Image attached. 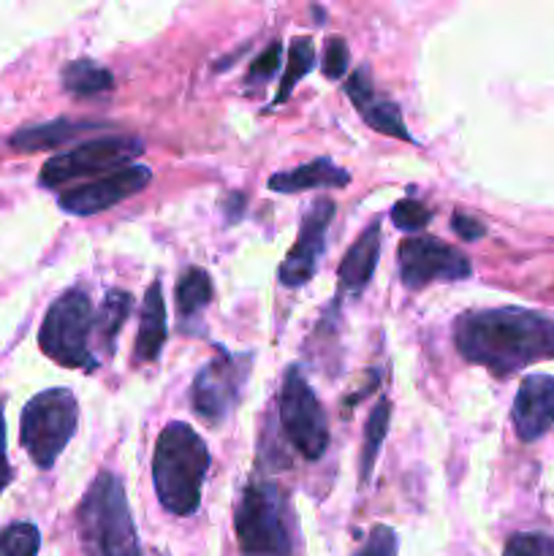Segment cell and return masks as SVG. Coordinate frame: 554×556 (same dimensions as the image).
I'll return each mask as SVG.
<instances>
[{
  "label": "cell",
  "instance_id": "obj_19",
  "mask_svg": "<svg viewBox=\"0 0 554 556\" xmlns=\"http://www.w3.org/2000/svg\"><path fill=\"white\" fill-rule=\"evenodd\" d=\"M63 85L71 96L90 98L98 92H109L114 87L112 71L92 60H74L63 68Z\"/></svg>",
  "mask_w": 554,
  "mask_h": 556
},
{
  "label": "cell",
  "instance_id": "obj_22",
  "mask_svg": "<svg viewBox=\"0 0 554 556\" xmlns=\"http://www.w3.org/2000/svg\"><path fill=\"white\" fill-rule=\"evenodd\" d=\"M315 65V43L310 36H297L291 41V49H288V65H286V74H282V81H280V90H277L275 101H272V106H280V103H286L288 98H291L293 87H297V81L302 79V76H307L310 71H313Z\"/></svg>",
  "mask_w": 554,
  "mask_h": 556
},
{
  "label": "cell",
  "instance_id": "obj_20",
  "mask_svg": "<svg viewBox=\"0 0 554 556\" xmlns=\"http://www.w3.org/2000/svg\"><path fill=\"white\" fill-rule=\"evenodd\" d=\"M174 302H177L179 318H193L199 315L206 304L212 302V280L201 266H190L182 271L177 280V291H174Z\"/></svg>",
  "mask_w": 554,
  "mask_h": 556
},
{
  "label": "cell",
  "instance_id": "obj_24",
  "mask_svg": "<svg viewBox=\"0 0 554 556\" xmlns=\"http://www.w3.org/2000/svg\"><path fill=\"white\" fill-rule=\"evenodd\" d=\"M41 548V532L30 521H16L0 532V556H36Z\"/></svg>",
  "mask_w": 554,
  "mask_h": 556
},
{
  "label": "cell",
  "instance_id": "obj_13",
  "mask_svg": "<svg viewBox=\"0 0 554 556\" xmlns=\"http://www.w3.org/2000/svg\"><path fill=\"white\" fill-rule=\"evenodd\" d=\"M516 434L525 443L543 438L554 427V378L552 375H527L521 380L511 413Z\"/></svg>",
  "mask_w": 554,
  "mask_h": 556
},
{
  "label": "cell",
  "instance_id": "obj_3",
  "mask_svg": "<svg viewBox=\"0 0 554 556\" xmlns=\"http://www.w3.org/2000/svg\"><path fill=\"white\" fill-rule=\"evenodd\" d=\"M85 556H141L125 486L114 472H98L76 510Z\"/></svg>",
  "mask_w": 554,
  "mask_h": 556
},
{
  "label": "cell",
  "instance_id": "obj_5",
  "mask_svg": "<svg viewBox=\"0 0 554 556\" xmlns=\"http://www.w3.org/2000/svg\"><path fill=\"white\" fill-rule=\"evenodd\" d=\"M96 320L98 315L92 309L90 296L81 288H71L49 307L41 331H38V345L52 362L92 372L98 367V358L90 351Z\"/></svg>",
  "mask_w": 554,
  "mask_h": 556
},
{
  "label": "cell",
  "instance_id": "obj_25",
  "mask_svg": "<svg viewBox=\"0 0 554 556\" xmlns=\"http://www.w3.org/2000/svg\"><path fill=\"white\" fill-rule=\"evenodd\" d=\"M503 556H554V538L546 532H519L505 543Z\"/></svg>",
  "mask_w": 554,
  "mask_h": 556
},
{
  "label": "cell",
  "instance_id": "obj_26",
  "mask_svg": "<svg viewBox=\"0 0 554 556\" xmlns=\"http://www.w3.org/2000/svg\"><path fill=\"white\" fill-rule=\"evenodd\" d=\"M391 220H394V226L400 228V231L416 233V231H421L429 220H432V212H429L421 201L402 199V201H396L394 210H391Z\"/></svg>",
  "mask_w": 554,
  "mask_h": 556
},
{
  "label": "cell",
  "instance_id": "obj_6",
  "mask_svg": "<svg viewBox=\"0 0 554 556\" xmlns=\"http://www.w3.org/2000/svg\"><path fill=\"white\" fill-rule=\"evenodd\" d=\"M79 427V402L68 389H49L33 396L22 410V448L33 465L49 470Z\"/></svg>",
  "mask_w": 554,
  "mask_h": 556
},
{
  "label": "cell",
  "instance_id": "obj_14",
  "mask_svg": "<svg viewBox=\"0 0 554 556\" xmlns=\"http://www.w3.org/2000/svg\"><path fill=\"white\" fill-rule=\"evenodd\" d=\"M345 96L351 98V103L356 106V112L362 114V119L369 128H375L378 134L394 136V139L400 141H413L411 130L402 123V114L400 109H396V103L386 101V98H380L378 90H375L369 68L353 71L351 79L345 81Z\"/></svg>",
  "mask_w": 554,
  "mask_h": 556
},
{
  "label": "cell",
  "instance_id": "obj_23",
  "mask_svg": "<svg viewBox=\"0 0 554 556\" xmlns=\"http://www.w3.org/2000/svg\"><path fill=\"white\" fill-rule=\"evenodd\" d=\"M130 307H134V299L125 291H109L106 299H103V307L96 320V331L109 353L114 351V342H117V334L119 329H123L125 318L130 315Z\"/></svg>",
  "mask_w": 554,
  "mask_h": 556
},
{
  "label": "cell",
  "instance_id": "obj_1",
  "mask_svg": "<svg viewBox=\"0 0 554 556\" xmlns=\"http://www.w3.org/2000/svg\"><path fill=\"white\" fill-rule=\"evenodd\" d=\"M454 342L465 362L508 378L516 369L554 358V320L521 307L478 309L456 318Z\"/></svg>",
  "mask_w": 554,
  "mask_h": 556
},
{
  "label": "cell",
  "instance_id": "obj_11",
  "mask_svg": "<svg viewBox=\"0 0 554 556\" xmlns=\"http://www.w3.org/2000/svg\"><path fill=\"white\" fill-rule=\"evenodd\" d=\"M331 217H335V201L331 199H318L310 206L302 220V228H299L297 242L288 250L280 271H277L282 286L299 288L313 280L320 255L326 250V233H329Z\"/></svg>",
  "mask_w": 554,
  "mask_h": 556
},
{
  "label": "cell",
  "instance_id": "obj_18",
  "mask_svg": "<svg viewBox=\"0 0 554 556\" xmlns=\"http://www.w3.org/2000/svg\"><path fill=\"white\" fill-rule=\"evenodd\" d=\"M98 128V123H74V119H52V123L33 125L22 128L11 136V147L20 152H38V150H58L60 144L79 136L81 130Z\"/></svg>",
  "mask_w": 554,
  "mask_h": 556
},
{
  "label": "cell",
  "instance_id": "obj_17",
  "mask_svg": "<svg viewBox=\"0 0 554 556\" xmlns=\"http://www.w3.org/2000/svg\"><path fill=\"white\" fill-rule=\"evenodd\" d=\"M166 302H163L161 282L147 288L144 304H141L139 334H136V358L139 362H155L166 345Z\"/></svg>",
  "mask_w": 554,
  "mask_h": 556
},
{
  "label": "cell",
  "instance_id": "obj_27",
  "mask_svg": "<svg viewBox=\"0 0 554 556\" xmlns=\"http://www.w3.org/2000/svg\"><path fill=\"white\" fill-rule=\"evenodd\" d=\"M351 65V49L340 36H331L324 47V74L326 79H342V74Z\"/></svg>",
  "mask_w": 554,
  "mask_h": 556
},
{
  "label": "cell",
  "instance_id": "obj_7",
  "mask_svg": "<svg viewBox=\"0 0 554 556\" xmlns=\"http://www.w3.org/2000/svg\"><path fill=\"white\" fill-rule=\"evenodd\" d=\"M277 410H280L277 416H280V427L288 443L307 462H318L329 448V424H326L324 405L297 364H291L282 378Z\"/></svg>",
  "mask_w": 554,
  "mask_h": 556
},
{
  "label": "cell",
  "instance_id": "obj_4",
  "mask_svg": "<svg viewBox=\"0 0 554 556\" xmlns=\"http://www.w3.org/2000/svg\"><path fill=\"white\" fill-rule=\"evenodd\" d=\"M242 556H293L297 519L288 494L269 481H250L234 508Z\"/></svg>",
  "mask_w": 554,
  "mask_h": 556
},
{
  "label": "cell",
  "instance_id": "obj_28",
  "mask_svg": "<svg viewBox=\"0 0 554 556\" xmlns=\"http://www.w3.org/2000/svg\"><path fill=\"white\" fill-rule=\"evenodd\" d=\"M280 60H282V43L272 41L269 47L255 58V63L250 65L248 81H269L272 76L277 74V68H280Z\"/></svg>",
  "mask_w": 554,
  "mask_h": 556
},
{
  "label": "cell",
  "instance_id": "obj_2",
  "mask_svg": "<svg viewBox=\"0 0 554 556\" xmlns=\"http://www.w3.org/2000/svg\"><path fill=\"white\" fill-rule=\"evenodd\" d=\"M206 470H210V448L204 440L182 421L163 427L152 456V483L168 514L193 516L199 510Z\"/></svg>",
  "mask_w": 554,
  "mask_h": 556
},
{
  "label": "cell",
  "instance_id": "obj_15",
  "mask_svg": "<svg viewBox=\"0 0 554 556\" xmlns=\"http://www.w3.org/2000/svg\"><path fill=\"white\" fill-rule=\"evenodd\" d=\"M380 258V223H373L358 233L356 242L348 248L342 258L340 271H337V291L342 296H356L369 286L375 275V266Z\"/></svg>",
  "mask_w": 554,
  "mask_h": 556
},
{
  "label": "cell",
  "instance_id": "obj_8",
  "mask_svg": "<svg viewBox=\"0 0 554 556\" xmlns=\"http://www.w3.org/2000/svg\"><path fill=\"white\" fill-rule=\"evenodd\" d=\"M144 152V141L136 136H103V139L85 141L71 152L49 157L41 168L43 188H60L74 179L114 174L128 166V161Z\"/></svg>",
  "mask_w": 554,
  "mask_h": 556
},
{
  "label": "cell",
  "instance_id": "obj_29",
  "mask_svg": "<svg viewBox=\"0 0 554 556\" xmlns=\"http://www.w3.org/2000/svg\"><path fill=\"white\" fill-rule=\"evenodd\" d=\"M353 556H396V535L391 527H375L373 532H369L367 543H364L362 548H358Z\"/></svg>",
  "mask_w": 554,
  "mask_h": 556
},
{
  "label": "cell",
  "instance_id": "obj_21",
  "mask_svg": "<svg viewBox=\"0 0 554 556\" xmlns=\"http://www.w3.org/2000/svg\"><path fill=\"white\" fill-rule=\"evenodd\" d=\"M391 424V400H380L378 405L369 413L367 424H364V445H362V467H358V478H362V486H367L369 476H373V467L378 462V451L383 445L386 432H389Z\"/></svg>",
  "mask_w": 554,
  "mask_h": 556
},
{
  "label": "cell",
  "instance_id": "obj_16",
  "mask_svg": "<svg viewBox=\"0 0 554 556\" xmlns=\"http://www.w3.org/2000/svg\"><path fill=\"white\" fill-rule=\"evenodd\" d=\"M351 182V174L345 168L335 166L329 157H318L304 166L291 168V172H280L269 179V190L275 193H299V190H315V188H345Z\"/></svg>",
  "mask_w": 554,
  "mask_h": 556
},
{
  "label": "cell",
  "instance_id": "obj_10",
  "mask_svg": "<svg viewBox=\"0 0 554 556\" xmlns=\"http://www.w3.org/2000/svg\"><path fill=\"white\" fill-rule=\"evenodd\" d=\"M400 277L407 291H421L429 282H456L473 275L467 255L435 237H407L400 242Z\"/></svg>",
  "mask_w": 554,
  "mask_h": 556
},
{
  "label": "cell",
  "instance_id": "obj_12",
  "mask_svg": "<svg viewBox=\"0 0 554 556\" xmlns=\"http://www.w3.org/2000/svg\"><path fill=\"white\" fill-rule=\"evenodd\" d=\"M152 179V172L147 166H125L119 172L106 174V177H98L92 182L81 185V188L68 190V193L60 195V210L68 212V215L90 217L98 215L103 210H112L119 201L130 199L134 193H139L141 188H147Z\"/></svg>",
  "mask_w": 554,
  "mask_h": 556
},
{
  "label": "cell",
  "instance_id": "obj_30",
  "mask_svg": "<svg viewBox=\"0 0 554 556\" xmlns=\"http://www.w3.org/2000/svg\"><path fill=\"white\" fill-rule=\"evenodd\" d=\"M454 231L459 233L465 242H476V239H481L483 233H487V226H483L481 220H476V217H467V215H454Z\"/></svg>",
  "mask_w": 554,
  "mask_h": 556
},
{
  "label": "cell",
  "instance_id": "obj_31",
  "mask_svg": "<svg viewBox=\"0 0 554 556\" xmlns=\"http://www.w3.org/2000/svg\"><path fill=\"white\" fill-rule=\"evenodd\" d=\"M11 465H9V456H5V421H3V405H0V494L3 489L11 483Z\"/></svg>",
  "mask_w": 554,
  "mask_h": 556
},
{
  "label": "cell",
  "instance_id": "obj_9",
  "mask_svg": "<svg viewBox=\"0 0 554 556\" xmlns=\"http://www.w3.org/2000/svg\"><path fill=\"white\" fill-rule=\"evenodd\" d=\"M253 353H228L217 348V356L199 369L190 386V402L201 421L223 424L228 413L239 405L244 383H248Z\"/></svg>",
  "mask_w": 554,
  "mask_h": 556
}]
</instances>
